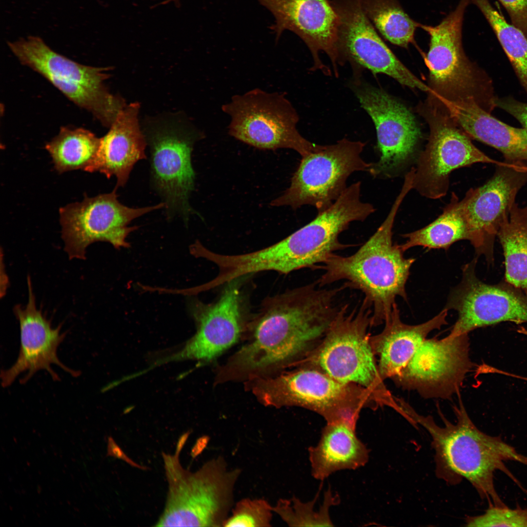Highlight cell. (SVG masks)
Returning <instances> with one entry per match:
<instances>
[{
    "label": "cell",
    "instance_id": "obj_8",
    "mask_svg": "<svg viewBox=\"0 0 527 527\" xmlns=\"http://www.w3.org/2000/svg\"><path fill=\"white\" fill-rule=\"evenodd\" d=\"M470 0H460L454 11L437 25L421 24L430 36L426 58L429 95L439 101H474L491 113L496 107L492 81L471 62L463 48L462 30Z\"/></svg>",
    "mask_w": 527,
    "mask_h": 527
},
{
    "label": "cell",
    "instance_id": "obj_27",
    "mask_svg": "<svg viewBox=\"0 0 527 527\" xmlns=\"http://www.w3.org/2000/svg\"><path fill=\"white\" fill-rule=\"evenodd\" d=\"M402 236L406 239L405 243L400 245L404 252L416 246L447 250L459 241H469L470 232L462 200H459L452 193L450 203L437 219L421 229Z\"/></svg>",
    "mask_w": 527,
    "mask_h": 527
},
{
    "label": "cell",
    "instance_id": "obj_26",
    "mask_svg": "<svg viewBox=\"0 0 527 527\" xmlns=\"http://www.w3.org/2000/svg\"><path fill=\"white\" fill-rule=\"evenodd\" d=\"M311 473L323 481L333 473L363 466L369 450L357 437L356 426L344 421L327 423L317 445L308 449Z\"/></svg>",
    "mask_w": 527,
    "mask_h": 527
},
{
    "label": "cell",
    "instance_id": "obj_16",
    "mask_svg": "<svg viewBox=\"0 0 527 527\" xmlns=\"http://www.w3.org/2000/svg\"><path fill=\"white\" fill-rule=\"evenodd\" d=\"M468 334L426 339L405 367L391 379L397 386L425 399H450L459 394L474 364Z\"/></svg>",
    "mask_w": 527,
    "mask_h": 527
},
{
    "label": "cell",
    "instance_id": "obj_31",
    "mask_svg": "<svg viewBox=\"0 0 527 527\" xmlns=\"http://www.w3.org/2000/svg\"><path fill=\"white\" fill-rule=\"evenodd\" d=\"M483 13L508 57L527 93V38L518 28L507 21L488 0H470Z\"/></svg>",
    "mask_w": 527,
    "mask_h": 527
},
{
    "label": "cell",
    "instance_id": "obj_9",
    "mask_svg": "<svg viewBox=\"0 0 527 527\" xmlns=\"http://www.w3.org/2000/svg\"><path fill=\"white\" fill-rule=\"evenodd\" d=\"M20 61L48 80L68 99L110 126L125 106L110 93L104 82L105 68L84 65L57 53L39 37L29 36L8 42Z\"/></svg>",
    "mask_w": 527,
    "mask_h": 527
},
{
    "label": "cell",
    "instance_id": "obj_33",
    "mask_svg": "<svg viewBox=\"0 0 527 527\" xmlns=\"http://www.w3.org/2000/svg\"><path fill=\"white\" fill-rule=\"evenodd\" d=\"M272 512L273 507L265 499H243L234 506L223 527H270Z\"/></svg>",
    "mask_w": 527,
    "mask_h": 527
},
{
    "label": "cell",
    "instance_id": "obj_11",
    "mask_svg": "<svg viewBox=\"0 0 527 527\" xmlns=\"http://www.w3.org/2000/svg\"><path fill=\"white\" fill-rule=\"evenodd\" d=\"M365 146L361 141L343 138L302 157L289 187L272 200L270 205L297 209L309 205L318 213L325 210L346 189L352 173L368 171L371 163L362 156Z\"/></svg>",
    "mask_w": 527,
    "mask_h": 527
},
{
    "label": "cell",
    "instance_id": "obj_7",
    "mask_svg": "<svg viewBox=\"0 0 527 527\" xmlns=\"http://www.w3.org/2000/svg\"><path fill=\"white\" fill-rule=\"evenodd\" d=\"M348 305L341 308L321 341L299 364L316 368L335 380L356 384L371 391L380 406L397 412L400 406L381 378L368 332L370 309L363 304L347 314Z\"/></svg>",
    "mask_w": 527,
    "mask_h": 527
},
{
    "label": "cell",
    "instance_id": "obj_2",
    "mask_svg": "<svg viewBox=\"0 0 527 527\" xmlns=\"http://www.w3.org/2000/svg\"><path fill=\"white\" fill-rule=\"evenodd\" d=\"M459 402L454 407L455 423L440 412L444 424L442 426L431 416L418 413L404 399H400L399 404L410 423L422 426L430 435L438 476L451 483L465 478L489 506H506L495 489L494 474L497 470L503 472L522 488L505 462L513 461L527 466V457L500 437L480 431L469 417L460 394Z\"/></svg>",
    "mask_w": 527,
    "mask_h": 527
},
{
    "label": "cell",
    "instance_id": "obj_21",
    "mask_svg": "<svg viewBox=\"0 0 527 527\" xmlns=\"http://www.w3.org/2000/svg\"><path fill=\"white\" fill-rule=\"evenodd\" d=\"M273 16L270 29L278 41L289 30L296 34L309 48L313 60L312 70L330 74L319 52L329 57L336 76L344 61L339 47L338 16L329 0H257Z\"/></svg>",
    "mask_w": 527,
    "mask_h": 527
},
{
    "label": "cell",
    "instance_id": "obj_14",
    "mask_svg": "<svg viewBox=\"0 0 527 527\" xmlns=\"http://www.w3.org/2000/svg\"><path fill=\"white\" fill-rule=\"evenodd\" d=\"M116 189L89 198L60 208V221L64 249L69 258L84 259L86 249L96 242H105L116 248L128 247V235L137 228L130 222L148 212L165 207L163 203L153 206L131 208L118 200Z\"/></svg>",
    "mask_w": 527,
    "mask_h": 527
},
{
    "label": "cell",
    "instance_id": "obj_6",
    "mask_svg": "<svg viewBox=\"0 0 527 527\" xmlns=\"http://www.w3.org/2000/svg\"><path fill=\"white\" fill-rule=\"evenodd\" d=\"M290 371L244 383L258 401L266 406H300L322 415L327 423L344 421L356 426L360 410L379 406L369 390L345 384L314 367L301 365Z\"/></svg>",
    "mask_w": 527,
    "mask_h": 527
},
{
    "label": "cell",
    "instance_id": "obj_19",
    "mask_svg": "<svg viewBox=\"0 0 527 527\" xmlns=\"http://www.w3.org/2000/svg\"><path fill=\"white\" fill-rule=\"evenodd\" d=\"M483 185L470 189L462 199L470 238L476 253L493 261L495 237L509 218L520 190L527 183V164L506 161Z\"/></svg>",
    "mask_w": 527,
    "mask_h": 527
},
{
    "label": "cell",
    "instance_id": "obj_13",
    "mask_svg": "<svg viewBox=\"0 0 527 527\" xmlns=\"http://www.w3.org/2000/svg\"><path fill=\"white\" fill-rule=\"evenodd\" d=\"M430 99L423 111L430 134L415 168L413 188L423 196L436 199L446 195L449 175L454 170L498 162L478 149L444 107Z\"/></svg>",
    "mask_w": 527,
    "mask_h": 527
},
{
    "label": "cell",
    "instance_id": "obj_5",
    "mask_svg": "<svg viewBox=\"0 0 527 527\" xmlns=\"http://www.w3.org/2000/svg\"><path fill=\"white\" fill-rule=\"evenodd\" d=\"M361 182L347 186L325 210L287 237L252 252L251 262L258 272L275 271L288 274L304 268H316L336 251L348 246L339 236L355 221L363 222L375 211L373 205L361 198Z\"/></svg>",
    "mask_w": 527,
    "mask_h": 527
},
{
    "label": "cell",
    "instance_id": "obj_28",
    "mask_svg": "<svg viewBox=\"0 0 527 527\" xmlns=\"http://www.w3.org/2000/svg\"><path fill=\"white\" fill-rule=\"evenodd\" d=\"M497 236L504 251L505 282L527 295V206L515 203Z\"/></svg>",
    "mask_w": 527,
    "mask_h": 527
},
{
    "label": "cell",
    "instance_id": "obj_4",
    "mask_svg": "<svg viewBox=\"0 0 527 527\" xmlns=\"http://www.w3.org/2000/svg\"><path fill=\"white\" fill-rule=\"evenodd\" d=\"M188 435L180 437L174 454H162L168 491L164 510L154 526L223 527L233 507L241 470L229 469L222 456L195 472L185 469L180 455Z\"/></svg>",
    "mask_w": 527,
    "mask_h": 527
},
{
    "label": "cell",
    "instance_id": "obj_37",
    "mask_svg": "<svg viewBox=\"0 0 527 527\" xmlns=\"http://www.w3.org/2000/svg\"><path fill=\"white\" fill-rule=\"evenodd\" d=\"M179 0H166V3L172 1L177 4L179 3Z\"/></svg>",
    "mask_w": 527,
    "mask_h": 527
},
{
    "label": "cell",
    "instance_id": "obj_30",
    "mask_svg": "<svg viewBox=\"0 0 527 527\" xmlns=\"http://www.w3.org/2000/svg\"><path fill=\"white\" fill-rule=\"evenodd\" d=\"M362 10L374 27L391 43L407 47L414 42L421 23L405 12L399 0H360Z\"/></svg>",
    "mask_w": 527,
    "mask_h": 527
},
{
    "label": "cell",
    "instance_id": "obj_32",
    "mask_svg": "<svg viewBox=\"0 0 527 527\" xmlns=\"http://www.w3.org/2000/svg\"><path fill=\"white\" fill-rule=\"evenodd\" d=\"M317 497L313 501L304 503L295 497L291 499H281L273 507V511L289 526H333L329 514V507L335 504L336 497L328 491L322 508L314 510Z\"/></svg>",
    "mask_w": 527,
    "mask_h": 527
},
{
    "label": "cell",
    "instance_id": "obj_1",
    "mask_svg": "<svg viewBox=\"0 0 527 527\" xmlns=\"http://www.w3.org/2000/svg\"><path fill=\"white\" fill-rule=\"evenodd\" d=\"M312 283L267 297L246 342L219 367L218 384L272 376L297 366L321 341L341 307L338 288Z\"/></svg>",
    "mask_w": 527,
    "mask_h": 527
},
{
    "label": "cell",
    "instance_id": "obj_17",
    "mask_svg": "<svg viewBox=\"0 0 527 527\" xmlns=\"http://www.w3.org/2000/svg\"><path fill=\"white\" fill-rule=\"evenodd\" d=\"M474 258L462 267L460 283L450 291L445 308L458 318L449 335L468 334L502 322L527 323V295L506 282L484 283L476 276Z\"/></svg>",
    "mask_w": 527,
    "mask_h": 527
},
{
    "label": "cell",
    "instance_id": "obj_12",
    "mask_svg": "<svg viewBox=\"0 0 527 527\" xmlns=\"http://www.w3.org/2000/svg\"><path fill=\"white\" fill-rule=\"evenodd\" d=\"M152 185L162 199L169 219L178 215L185 223L196 212L189 199L194 189L195 173L191 154L201 133L176 122H164L148 128Z\"/></svg>",
    "mask_w": 527,
    "mask_h": 527
},
{
    "label": "cell",
    "instance_id": "obj_15",
    "mask_svg": "<svg viewBox=\"0 0 527 527\" xmlns=\"http://www.w3.org/2000/svg\"><path fill=\"white\" fill-rule=\"evenodd\" d=\"M353 90L375 126L378 161L368 172L375 178L396 176L413 158L421 138L415 117L402 103L382 89L355 78Z\"/></svg>",
    "mask_w": 527,
    "mask_h": 527
},
{
    "label": "cell",
    "instance_id": "obj_23",
    "mask_svg": "<svg viewBox=\"0 0 527 527\" xmlns=\"http://www.w3.org/2000/svg\"><path fill=\"white\" fill-rule=\"evenodd\" d=\"M139 107L134 102L120 111L109 131L100 138L97 157L90 171L100 172L109 179L115 176L117 189L125 185L135 163L146 157V141L138 122Z\"/></svg>",
    "mask_w": 527,
    "mask_h": 527
},
{
    "label": "cell",
    "instance_id": "obj_35",
    "mask_svg": "<svg viewBox=\"0 0 527 527\" xmlns=\"http://www.w3.org/2000/svg\"><path fill=\"white\" fill-rule=\"evenodd\" d=\"M508 13L512 24L527 38V0H498Z\"/></svg>",
    "mask_w": 527,
    "mask_h": 527
},
{
    "label": "cell",
    "instance_id": "obj_18",
    "mask_svg": "<svg viewBox=\"0 0 527 527\" xmlns=\"http://www.w3.org/2000/svg\"><path fill=\"white\" fill-rule=\"evenodd\" d=\"M235 279L224 285L219 298L205 304L195 299L189 302V312L197 330L184 347L172 356L155 363L193 360L200 364L214 360L245 338L249 323L244 321L242 308L240 281Z\"/></svg>",
    "mask_w": 527,
    "mask_h": 527
},
{
    "label": "cell",
    "instance_id": "obj_22",
    "mask_svg": "<svg viewBox=\"0 0 527 527\" xmlns=\"http://www.w3.org/2000/svg\"><path fill=\"white\" fill-rule=\"evenodd\" d=\"M28 302L25 306L17 304L14 313L20 324V345L19 354L14 364L8 369L1 371V385L3 387L10 385L21 373L27 372L20 380L26 383L40 370H45L52 379L59 380L58 375L51 368L52 365L59 366L74 377L80 372L64 365L57 356V349L65 337L61 333V324L54 328L41 309H38L29 276L27 277Z\"/></svg>",
    "mask_w": 527,
    "mask_h": 527
},
{
    "label": "cell",
    "instance_id": "obj_36",
    "mask_svg": "<svg viewBox=\"0 0 527 527\" xmlns=\"http://www.w3.org/2000/svg\"><path fill=\"white\" fill-rule=\"evenodd\" d=\"M496 106L516 119L527 131V103L518 101L512 97L497 98Z\"/></svg>",
    "mask_w": 527,
    "mask_h": 527
},
{
    "label": "cell",
    "instance_id": "obj_25",
    "mask_svg": "<svg viewBox=\"0 0 527 527\" xmlns=\"http://www.w3.org/2000/svg\"><path fill=\"white\" fill-rule=\"evenodd\" d=\"M449 116L470 137L488 145L505 161L527 164V131L495 118L473 101H445Z\"/></svg>",
    "mask_w": 527,
    "mask_h": 527
},
{
    "label": "cell",
    "instance_id": "obj_24",
    "mask_svg": "<svg viewBox=\"0 0 527 527\" xmlns=\"http://www.w3.org/2000/svg\"><path fill=\"white\" fill-rule=\"evenodd\" d=\"M448 309L423 323L410 325L401 320L396 303L380 333L370 336L371 346L378 359V368L384 380L392 379L405 367L433 330L447 324Z\"/></svg>",
    "mask_w": 527,
    "mask_h": 527
},
{
    "label": "cell",
    "instance_id": "obj_34",
    "mask_svg": "<svg viewBox=\"0 0 527 527\" xmlns=\"http://www.w3.org/2000/svg\"><path fill=\"white\" fill-rule=\"evenodd\" d=\"M466 526L527 527V509L489 506L484 514L468 517Z\"/></svg>",
    "mask_w": 527,
    "mask_h": 527
},
{
    "label": "cell",
    "instance_id": "obj_10",
    "mask_svg": "<svg viewBox=\"0 0 527 527\" xmlns=\"http://www.w3.org/2000/svg\"><path fill=\"white\" fill-rule=\"evenodd\" d=\"M222 110L230 118L228 134L258 149H291L303 157L323 146L300 133L298 114L284 93L254 88L234 95Z\"/></svg>",
    "mask_w": 527,
    "mask_h": 527
},
{
    "label": "cell",
    "instance_id": "obj_20",
    "mask_svg": "<svg viewBox=\"0 0 527 527\" xmlns=\"http://www.w3.org/2000/svg\"><path fill=\"white\" fill-rule=\"evenodd\" d=\"M338 18L339 50L345 61L383 74L400 84L429 92L430 87L411 72L384 42L364 13L360 0H330Z\"/></svg>",
    "mask_w": 527,
    "mask_h": 527
},
{
    "label": "cell",
    "instance_id": "obj_29",
    "mask_svg": "<svg viewBox=\"0 0 527 527\" xmlns=\"http://www.w3.org/2000/svg\"><path fill=\"white\" fill-rule=\"evenodd\" d=\"M100 144V138L88 130L62 127L45 148L59 172L77 169L90 172Z\"/></svg>",
    "mask_w": 527,
    "mask_h": 527
},
{
    "label": "cell",
    "instance_id": "obj_3",
    "mask_svg": "<svg viewBox=\"0 0 527 527\" xmlns=\"http://www.w3.org/2000/svg\"><path fill=\"white\" fill-rule=\"evenodd\" d=\"M411 189L409 183H404L385 220L354 254H334L319 267L324 270L317 281L320 287L345 280V286L364 294L362 304L372 311V326L385 323L397 296L407 300L405 284L415 259L405 258L400 245L393 243L392 228L398 209Z\"/></svg>",
    "mask_w": 527,
    "mask_h": 527
}]
</instances>
